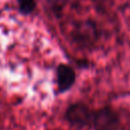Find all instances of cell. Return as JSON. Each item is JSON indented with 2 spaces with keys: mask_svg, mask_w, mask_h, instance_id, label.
I'll return each instance as SVG.
<instances>
[{
  "mask_svg": "<svg viewBox=\"0 0 130 130\" xmlns=\"http://www.w3.org/2000/svg\"><path fill=\"white\" fill-rule=\"evenodd\" d=\"M93 109H91L84 102H75L70 104L65 112L64 119L65 121L73 128L77 130L90 129L91 120L93 116Z\"/></svg>",
  "mask_w": 130,
  "mask_h": 130,
  "instance_id": "1",
  "label": "cell"
},
{
  "mask_svg": "<svg viewBox=\"0 0 130 130\" xmlns=\"http://www.w3.org/2000/svg\"><path fill=\"white\" fill-rule=\"evenodd\" d=\"M121 127V115L112 106H103L93 111L91 130H119Z\"/></svg>",
  "mask_w": 130,
  "mask_h": 130,
  "instance_id": "2",
  "label": "cell"
},
{
  "mask_svg": "<svg viewBox=\"0 0 130 130\" xmlns=\"http://www.w3.org/2000/svg\"><path fill=\"white\" fill-rule=\"evenodd\" d=\"M55 82H56V94H62L70 90L76 82L75 69L65 63H60L55 69Z\"/></svg>",
  "mask_w": 130,
  "mask_h": 130,
  "instance_id": "3",
  "label": "cell"
},
{
  "mask_svg": "<svg viewBox=\"0 0 130 130\" xmlns=\"http://www.w3.org/2000/svg\"><path fill=\"white\" fill-rule=\"evenodd\" d=\"M75 30L76 32L72 35L75 37V42L83 46H89V44L94 43L99 38L95 23L89 20L79 22L75 27Z\"/></svg>",
  "mask_w": 130,
  "mask_h": 130,
  "instance_id": "4",
  "label": "cell"
},
{
  "mask_svg": "<svg viewBox=\"0 0 130 130\" xmlns=\"http://www.w3.org/2000/svg\"><path fill=\"white\" fill-rule=\"evenodd\" d=\"M18 10L23 15H28L32 13L37 7L36 0H16Z\"/></svg>",
  "mask_w": 130,
  "mask_h": 130,
  "instance_id": "5",
  "label": "cell"
}]
</instances>
